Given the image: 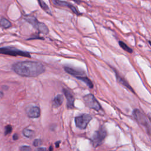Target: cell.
<instances>
[{
	"label": "cell",
	"instance_id": "obj_21",
	"mask_svg": "<svg viewBox=\"0 0 151 151\" xmlns=\"http://www.w3.org/2000/svg\"><path fill=\"white\" fill-rule=\"evenodd\" d=\"M41 144V140L40 139H35L33 142V145L34 146H39Z\"/></svg>",
	"mask_w": 151,
	"mask_h": 151
},
{
	"label": "cell",
	"instance_id": "obj_20",
	"mask_svg": "<svg viewBox=\"0 0 151 151\" xmlns=\"http://www.w3.org/2000/svg\"><path fill=\"white\" fill-rule=\"evenodd\" d=\"M20 151H32V149L28 146H22L20 148Z\"/></svg>",
	"mask_w": 151,
	"mask_h": 151
},
{
	"label": "cell",
	"instance_id": "obj_18",
	"mask_svg": "<svg viewBox=\"0 0 151 151\" xmlns=\"http://www.w3.org/2000/svg\"><path fill=\"white\" fill-rule=\"evenodd\" d=\"M23 135L27 138H32V137H33L34 133L32 130H30L26 128V129H24L23 131Z\"/></svg>",
	"mask_w": 151,
	"mask_h": 151
},
{
	"label": "cell",
	"instance_id": "obj_10",
	"mask_svg": "<svg viewBox=\"0 0 151 151\" xmlns=\"http://www.w3.org/2000/svg\"><path fill=\"white\" fill-rule=\"evenodd\" d=\"M63 92L67 99V108L69 109H73L74 108V96L73 95L72 93L70 91V90H67L66 89H63Z\"/></svg>",
	"mask_w": 151,
	"mask_h": 151
},
{
	"label": "cell",
	"instance_id": "obj_19",
	"mask_svg": "<svg viewBox=\"0 0 151 151\" xmlns=\"http://www.w3.org/2000/svg\"><path fill=\"white\" fill-rule=\"evenodd\" d=\"M12 131V126H10V125H7L6 127H5V135H9L10 134Z\"/></svg>",
	"mask_w": 151,
	"mask_h": 151
},
{
	"label": "cell",
	"instance_id": "obj_22",
	"mask_svg": "<svg viewBox=\"0 0 151 151\" xmlns=\"http://www.w3.org/2000/svg\"><path fill=\"white\" fill-rule=\"evenodd\" d=\"M35 151H47V150L45 148H39L36 149Z\"/></svg>",
	"mask_w": 151,
	"mask_h": 151
},
{
	"label": "cell",
	"instance_id": "obj_16",
	"mask_svg": "<svg viewBox=\"0 0 151 151\" xmlns=\"http://www.w3.org/2000/svg\"><path fill=\"white\" fill-rule=\"evenodd\" d=\"M77 79L82 81H83L86 84V85L90 87V88H91L92 89L93 87V83L92 81L90 80L88 77H87L86 76H81V77H79L77 78Z\"/></svg>",
	"mask_w": 151,
	"mask_h": 151
},
{
	"label": "cell",
	"instance_id": "obj_13",
	"mask_svg": "<svg viewBox=\"0 0 151 151\" xmlns=\"http://www.w3.org/2000/svg\"><path fill=\"white\" fill-rule=\"evenodd\" d=\"M39 32L41 34L46 35L49 33V28L47 27V26L44 23H43V22H39V25H38L37 28H36Z\"/></svg>",
	"mask_w": 151,
	"mask_h": 151
},
{
	"label": "cell",
	"instance_id": "obj_12",
	"mask_svg": "<svg viewBox=\"0 0 151 151\" xmlns=\"http://www.w3.org/2000/svg\"><path fill=\"white\" fill-rule=\"evenodd\" d=\"M63 96L62 95H57L53 101V105L54 108H58L61 106L63 102Z\"/></svg>",
	"mask_w": 151,
	"mask_h": 151
},
{
	"label": "cell",
	"instance_id": "obj_27",
	"mask_svg": "<svg viewBox=\"0 0 151 151\" xmlns=\"http://www.w3.org/2000/svg\"><path fill=\"white\" fill-rule=\"evenodd\" d=\"M53 150V147L51 146L50 148V151H52Z\"/></svg>",
	"mask_w": 151,
	"mask_h": 151
},
{
	"label": "cell",
	"instance_id": "obj_24",
	"mask_svg": "<svg viewBox=\"0 0 151 151\" xmlns=\"http://www.w3.org/2000/svg\"><path fill=\"white\" fill-rule=\"evenodd\" d=\"M3 97V93L2 92H0V99Z\"/></svg>",
	"mask_w": 151,
	"mask_h": 151
},
{
	"label": "cell",
	"instance_id": "obj_7",
	"mask_svg": "<svg viewBox=\"0 0 151 151\" xmlns=\"http://www.w3.org/2000/svg\"><path fill=\"white\" fill-rule=\"evenodd\" d=\"M53 3L56 6H60V7H66L69 8L74 14L76 15H78V16H80L81 14L78 10L76 8V7L73 5L72 4H70L69 3H67L66 1H61V0H52Z\"/></svg>",
	"mask_w": 151,
	"mask_h": 151
},
{
	"label": "cell",
	"instance_id": "obj_15",
	"mask_svg": "<svg viewBox=\"0 0 151 151\" xmlns=\"http://www.w3.org/2000/svg\"><path fill=\"white\" fill-rule=\"evenodd\" d=\"M12 26L11 22L5 18H2L0 20V27L3 28L7 29L11 27Z\"/></svg>",
	"mask_w": 151,
	"mask_h": 151
},
{
	"label": "cell",
	"instance_id": "obj_5",
	"mask_svg": "<svg viewBox=\"0 0 151 151\" xmlns=\"http://www.w3.org/2000/svg\"><path fill=\"white\" fill-rule=\"evenodd\" d=\"M92 119V116L88 114H83L77 116L75 118L76 125L80 129H84L87 127Z\"/></svg>",
	"mask_w": 151,
	"mask_h": 151
},
{
	"label": "cell",
	"instance_id": "obj_11",
	"mask_svg": "<svg viewBox=\"0 0 151 151\" xmlns=\"http://www.w3.org/2000/svg\"><path fill=\"white\" fill-rule=\"evenodd\" d=\"M116 79H117V80L118 81L119 83H120L121 85H122L124 87H125L126 88L128 89L129 90H131V92H132L133 93H134V91H133V89L131 87V86L129 85V83H128L126 81V80L120 76L116 72Z\"/></svg>",
	"mask_w": 151,
	"mask_h": 151
},
{
	"label": "cell",
	"instance_id": "obj_14",
	"mask_svg": "<svg viewBox=\"0 0 151 151\" xmlns=\"http://www.w3.org/2000/svg\"><path fill=\"white\" fill-rule=\"evenodd\" d=\"M37 1H38V3H39L40 6L41 7V8L46 13L50 15V16H52V12H51V10L50 9L49 6L44 3L43 0H37Z\"/></svg>",
	"mask_w": 151,
	"mask_h": 151
},
{
	"label": "cell",
	"instance_id": "obj_25",
	"mask_svg": "<svg viewBox=\"0 0 151 151\" xmlns=\"http://www.w3.org/2000/svg\"><path fill=\"white\" fill-rule=\"evenodd\" d=\"M73 1H75L76 3H78V4L80 3V1H79V0H73Z\"/></svg>",
	"mask_w": 151,
	"mask_h": 151
},
{
	"label": "cell",
	"instance_id": "obj_4",
	"mask_svg": "<svg viewBox=\"0 0 151 151\" xmlns=\"http://www.w3.org/2000/svg\"><path fill=\"white\" fill-rule=\"evenodd\" d=\"M83 99L86 105L88 108L94 109L96 111H99L101 109L100 104L93 95L88 94L84 96Z\"/></svg>",
	"mask_w": 151,
	"mask_h": 151
},
{
	"label": "cell",
	"instance_id": "obj_6",
	"mask_svg": "<svg viewBox=\"0 0 151 151\" xmlns=\"http://www.w3.org/2000/svg\"><path fill=\"white\" fill-rule=\"evenodd\" d=\"M133 114L134 116L137 119V121L141 124L142 125L144 126L145 127H146L147 129H148V132H150V123L148 121V120L147 119V118L145 116V115L143 114L142 113L140 112V110H138V109H136L134 110L133 112Z\"/></svg>",
	"mask_w": 151,
	"mask_h": 151
},
{
	"label": "cell",
	"instance_id": "obj_3",
	"mask_svg": "<svg viewBox=\"0 0 151 151\" xmlns=\"http://www.w3.org/2000/svg\"><path fill=\"white\" fill-rule=\"evenodd\" d=\"M106 131L104 127H101L99 131L95 132L92 137V143L93 146L95 147L100 146L106 137Z\"/></svg>",
	"mask_w": 151,
	"mask_h": 151
},
{
	"label": "cell",
	"instance_id": "obj_17",
	"mask_svg": "<svg viewBox=\"0 0 151 151\" xmlns=\"http://www.w3.org/2000/svg\"><path fill=\"white\" fill-rule=\"evenodd\" d=\"M119 46H120V47H121L125 51H127V53H132L133 52V50L131 48H130L129 46H128L126 44H125L124 42L120 41L119 42Z\"/></svg>",
	"mask_w": 151,
	"mask_h": 151
},
{
	"label": "cell",
	"instance_id": "obj_9",
	"mask_svg": "<svg viewBox=\"0 0 151 151\" xmlns=\"http://www.w3.org/2000/svg\"><path fill=\"white\" fill-rule=\"evenodd\" d=\"M28 116L31 118H37L40 116V109L37 106H30L26 109Z\"/></svg>",
	"mask_w": 151,
	"mask_h": 151
},
{
	"label": "cell",
	"instance_id": "obj_26",
	"mask_svg": "<svg viewBox=\"0 0 151 151\" xmlns=\"http://www.w3.org/2000/svg\"><path fill=\"white\" fill-rule=\"evenodd\" d=\"M59 143H60V142H58L57 143H56V147H58V146H59Z\"/></svg>",
	"mask_w": 151,
	"mask_h": 151
},
{
	"label": "cell",
	"instance_id": "obj_2",
	"mask_svg": "<svg viewBox=\"0 0 151 151\" xmlns=\"http://www.w3.org/2000/svg\"><path fill=\"white\" fill-rule=\"evenodd\" d=\"M0 54L9 55L11 56H21L25 57H31V55L27 51H21L12 47L0 48Z\"/></svg>",
	"mask_w": 151,
	"mask_h": 151
},
{
	"label": "cell",
	"instance_id": "obj_8",
	"mask_svg": "<svg viewBox=\"0 0 151 151\" xmlns=\"http://www.w3.org/2000/svg\"><path fill=\"white\" fill-rule=\"evenodd\" d=\"M64 70L67 73H69V74L73 76H74L76 78L86 76L85 72L83 70L77 69H74V68L71 67H68V66L64 67Z\"/></svg>",
	"mask_w": 151,
	"mask_h": 151
},
{
	"label": "cell",
	"instance_id": "obj_1",
	"mask_svg": "<svg viewBox=\"0 0 151 151\" xmlns=\"http://www.w3.org/2000/svg\"><path fill=\"white\" fill-rule=\"evenodd\" d=\"M13 71L22 77H37L45 72V67L40 62L23 61L12 65Z\"/></svg>",
	"mask_w": 151,
	"mask_h": 151
},
{
	"label": "cell",
	"instance_id": "obj_23",
	"mask_svg": "<svg viewBox=\"0 0 151 151\" xmlns=\"http://www.w3.org/2000/svg\"><path fill=\"white\" fill-rule=\"evenodd\" d=\"M18 139V135L17 134H14V136H13V139L14 140H17Z\"/></svg>",
	"mask_w": 151,
	"mask_h": 151
}]
</instances>
